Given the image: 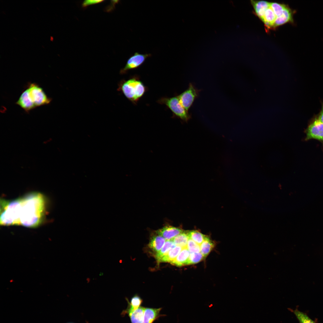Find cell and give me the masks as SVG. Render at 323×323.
<instances>
[{
    "label": "cell",
    "instance_id": "18",
    "mask_svg": "<svg viewBox=\"0 0 323 323\" xmlns=\"http://www.w3.org/2000/svg\"><path fill=\"white\" fill-rule=\"evenodd\" d=\"M183 248L181 246H176L175 247L171 249L166 255L162 258L160 262H170V263L176 258Z\"/></svg>",
    "mask_w": 323,
    "mask_h": 323
},
{
    "label": "cell",
    "instance_id": "12",
    "mask_svg": "<svg viewBox=\"0 0 323 323\" xmlns=\"http://www.w3.org/2000/svg\"><path fill=\"white\" fill-rule=\"evenodd\" d=\"M156 234L151 237L148 246L150 249L157 253L161 249L166 240L162 236Z\"/></svg>",
    "mask_w": 323,
    "mask_h": 323
},
{
    "label": "cell",
    "instance_id": "28",
    "mask_svg": "<svg viewBox=\"0 0 323 323\" xmlns=\"http://www.w3.org/2000/svg\"><path fill=\"white\" fill-rule=\"evenodd\" d=\"M318 119L319 121L323 123V105Z\"/></svg>",
    "mask_w": 323,
    "mask_h": 323
},
{
    "label": "cell",
    "instance_id": "17",
    "mask_svg": "<svg viewBox=\"0 0 323 323\" xmlns=\"http://www.w3.org/2000/svg\"><path fill=\"white\" fill-rule=\"evenodd\" d=\"M176 246L172 240H166L161 250L156 255V258L158 262H160L162 258Z\"/></svg>",
    "mask_w": 323,
    "mask_h": 323
},
{
    "label": "cell",
    "instance_id": "11",
    "mask_svg": "<svg viewBox=\"0 0 323 323\" xmlns=\"http://www.w3.org/2000/svg\"><path fill=\"white\" fill-rule=\"evenodd\" d=\"M251 1L255 14L262 21L266 10L270 6V2L263 1Z\"/></svg>",
    "mask_w": 323,
    "mask_h": 323
},
{
    "label": "cell",
    "instance_id": "4",
    "mask_svg": "<svg viewBox=\"0 0 323 323\" xmlns=\"http://www.w3.org/2000/svg\"><path fill=\"white\" fill-rule=\"evenodd\" d=\"M27 89L30 96L36 107L47 105L51 102V99L37 84L30 83Z\"/></svg>",
    "mask_w": 323,
    "mask_h": 323
},
{
    "label": "cell",
    "instance_id": "26",
    "mask_svg": "<svg viewBox=\"0 0 323 323\" xmlns=\"http://www.w3.org/2000/svg\"><path fill=\"white\" fill-rule=\"evenodd\" d=\"M187 247L190 253H199L200 252V245L189 238Z\"/></svg>",
    "mask_w": 323,
    "mask_h": 323
},
{
    "label": "cell",
    "instance_id": "16",
    "mask_svg": "<svg viewBox=\"0 0 323 323\" xmlns=\"http://www.w3.org/2000/svg\"><path fill=\"white\" fill-rule=\"evenodd\" d=\"M145 308L140 307L135 310L129 313L132 323H143Z\"/></svg>",
    "mask_w": 323,
    "mask_h": 323
},
{
    "label": "cell",
    "instance_id": "7",
    "mask_svg": "<svg viewBox=\"0 0 323 323\" xmlns=\"http://www.w3.org/2000/svg\"><path fill=\"white\" fill-rule=\"evenodd\" d=\"M151 56L150 54H142L135 52L128 59L124 67L121 70L120 74H124L129 70L138 68Z\"/></svg>",
    "mask_w": 323,
    "mask_h": 323
},
{
    "label": "cell",
    "instance_id": "8",
    "mask_svg": "<svg viewBox=\"0 0 323 323\" xmlns=\"http://www.w3.org/2000/svg\"><path fill=\"white\" fill-rule=\"evenodd\" d=\"M295 10H293L287 5L284 10L282 14L277 17L273 26L272 29L287 23L294 24L293 15L296 13Z\"/></svg>",
    "mask_w": 323,
    "mask_h": 323
},
{
    "label": "cell",
    "instance_id": "29",
    "mask_svg": "<svg viewBox=\"0 0 323 323\" xmlns=\"http://www.w3.org/2000/svg\"></svg>",
    "mask_w": 323,
    "mask_h": 323
},
{
    "label": "cell",
    "instance_id": "15",
    "mask_svg": "<svg viewBox=\"0 0 323 323\" xmlns=\"http://www.w3.org/2000/svg\"><path fill=\"white\" fill-rule=\"evenodd\" d=\"M161 308H145L143 323H152L158 316Z\"/></svg>",
    "mask_w": 323,
    "mask_h": 323
},
{
    "label": "cell",
    "instance_id": "2",
    "mask_svg": "<svg viewBox=\"0 0 323 323\" xmlns=\"http://www.w3.org/2000/svg\"><path fill=\"white\" fill-rule=\"evenodd\" d=\"M119 88L127 99L134 103L138 100L146 91L142 82L134 78L122 82Z\"/></svg>",
    "mask_w": 323,
    "mask_h": 323
},
{
    "label": "cell",
    "instance_id": "19",
    "mask_svg": "<svg viewBox=\"0 0 323 323\" xmlns=\"http://www.w3.org/2000/svg\"><path fill=\"white\" fill-rule=\"evenodd\" d=\"M214 246V244L206 236L205 240L200 245V252L205 258L209 253Z\"/></svg>",
    "mask_w": 323,
    "mask_h": 323
},
{
    "label": "cell",
    "instance_id": "14",
    "mask_svg": "<svg viewBox=\"0 0 323 323\" xmlns=\"http://www.w3.org/2000/svg\"><path fill=\"white\" fill-rule=\"evenodd\" d=\"M190 254L187 247H184L176 258L170 263L179 266L186 265Z\"/></svg>",
    "mask_w": 323,
    "mask_h": 323
},
{
    "label": "cell",
    "instance_id": "6",
    "mask_svg": "<svg viewBox=\"0 0 323 323\" xmlns=\"http://www.w3.org/2000/svg\"><path fill=\"white\" fill-rule=\"evenodd\" d=\"M306 133V140L315 139L323 144V123L318 118H315L310 124Z\"/></svg>",
    "mask_w": 323,
    "mask_h": 323
},
{
    "label": "cell",
    "instance_id": "9",
    "mask_svg": "<svg viewBox=\"0 0 323 323\" xmlns=\"http://www.w3.org/2000/svg\"><path fill=\"white\" fill-rule=\"evenodd\" d=\"M183 231L180 228L167 225L157 230L156 232L163 237L166 240H172Z\"/></svg>",
    "mask_w": 323,
    "mask_h": 323
},
{
    "label": "cell",
    "instance_id": "21",
    "mask_svg": "<svg viewBox=\"0 0 323 323\" xmlns=\"http://www.w3.org/2000/svg\"><path fill=\"white\" fill-rule=\"evenodd\" d=\"M295 315L299 323H316L307 315L299 310L297 308L295 310L289 309Z\"/></svg>",
    "mask_w": 323,
    "mask_h": 323
},
{
    "label": "cell",
    "instance_id": "5",
    "mask_svg": "<svg viewBox=\"0 0 323 323\" xmlns=\"http://www.w3.org/2000/svg\"><path fill=\"white\" fill-rule=\"evenodd\" d=\"M201 90L190 83L187 89L177 96L180 103L186 110L188 111L195 100L199 97Z\"/></svg>",
    "mask_w": 323,
    "mask_h": 323
},
{
    "label": "cell",
    "instance_id": "20",
    "mask_svg": "<svg viewBox=\"0 0 323 323\" xmlns=\"http://www.w3.org/2000/svg\"><path fill=\"white\" fill-rule=\"evenodd\" d=\"M189 238L188 231H183L175 237L172 240L176 246L183 248L186 247Z\"/></svg>",
    "mask_w": 323,
    "mask_h": 323
},
{
    "label": "cell",
    "instance_id": "27",
    "mask_svg": "<svg viewBox=\"0 0 323 323\" xmlns=\"http://www.w3.org/2000/svg\"><path fill=\"white\" fill-rule=\"evenodd\" d=\"M104 1L102 0H86L83 1L82 5L83 7L85 8L91 5L101 3Z\"/></svg>",
    "mask_w": 323,
    "mask_h": 323
},
{
    "label": "cell",
    "instance_id": "13",
    "mask_svg": "<svg viewBox=\"0 0 323 323\" xmlns=\"http://www.w3.org/2000/svg\"><path fill=\"white\" fill-rule=\"evenodd\" d=\"M276 17V16L270 6L265 11L262 21L267 29H272Z\"/></svg>",
    "mask_w": 323,
    "mask_h": 323
},
{
    "label": "cell",
    "instance_id": "10",
    "mask_svg": "<svg viewBox=\"0 0 323 323\" xmlns=\"http://www.w3.org/2000/svg\"><path fill=\"white\" fill-rule=\"evenodd\" d=\"M16 103L27 112L36 107L30 96L28 89L22 93Z\"/></svg>",
    "mask_w": 323,
    "mask_h": 323
},
{
    "label": "cell",
    "instance_id": "25",
    "mask_svg": "<svg viewBox=\"0 0 323 323\" xmlns=\"http://www.w3.org/2000/svg\"><path fill=\"white\" fill-rule=\"evenodd\" d=\"M142 301V300L139 297L136 295L133 297L131 300L130 307L128 310L129 313L139 308Z\"/></svg>",
    "mask_w": 323,
    "mask_h": 323
},
{
    "label": "cell",
    "instance_id": "3",
    "mask_svg": "<svg viewBox=\"0 0 323 323\" xmlns=\"http://www.w3.org/2000/svg\"><path fill=\"white\" fill-rule=\"evenodd\" d=\"M158 102L165 104L173 113L174 117L179 119L182 123H187L191 118V114L182 106L177 96L161 98Z\"/></svg>",
    "mask_w": 323,
    "mask_h": 323
},
{
    "label": "cell",
    "instance_id": "1",
    "mask_svg": "<svg viewBox=\"0 0 323 323\" xmlns=\"http://www.w3.org/2000/svg\"><path fill=\"white\" fill-rule=\"evenodd\" d=\"M46 200L42 194L33 192L12 200H7L3 212L9 226L35 228L43 222L45 215Z\"/></svg>",
    "mask_w": 323,
    "mask_h": 323
},
{
    "label": "cell",
    "instance_id": "23",
    "mask_svg": "<svg viewBox=\"0 0 323 323\" xmlns=\"http://www.w3.org/2000/svg\"><path fill=\"white\" fill-rule=\"evenodd\" d=\"M205 258L201 252L190 253L186 265L197 263Z\"/></svg>",
    "mask_w": 323,
    "mask_h": 323
},
{
    "label": "cell",
    "instance_id": "22",
    "mask_svg": "<svg viewBox=\"0 0 323 323\" xmlns=\"http://www.w3.org/2000/svg\"><path fill=\"white\" fill-rule=\"evenodd\" d=\"M189 238L192 239L196 243L200 245L205 240L206 236L197 230H192L188 231Z\"/></svg>",
    "mask_w": 323,
    "mask_h": 323
},
{
    "label": "cell",
    "instance_id": "24",
    "mask_svg": "<svg viewBox=\"0 0 323 323\" xmlns=\"http://www.w3.org/2000/svg\"><path fill=\"white\" fill-rule=\"evenodd\" d=\"M287 5L276 2H270V7L277 17L282 14Z\"/></svg>",
    "mask_w": 323,
    "mask_h": 323
}]
</instances>
